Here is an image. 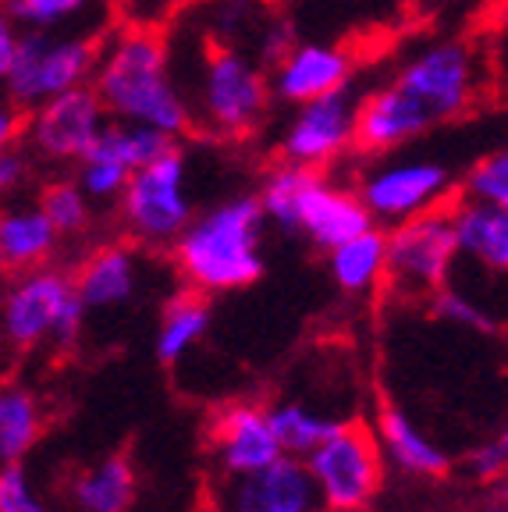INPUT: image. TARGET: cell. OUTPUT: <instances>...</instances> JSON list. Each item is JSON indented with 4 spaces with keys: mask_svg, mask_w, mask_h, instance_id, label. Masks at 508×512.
I'll use <instances>...</instances> for the list:
<instances>
[{
    "mask_svg": "<svg viewBox=\"0 0 508 512\" xmlns=\"http://www.w3.org/2000/svg\"><path fill=\"white\" fill-rule=\"evenodd\" d=\"M484 64L466 40H430L395 72L359 93L356 153H395L434 128L452 125L477 104Z\"/></svg>",
    "mask_w": 508,
    "mask_h": 512,
    "instance_id": "1",
    "label": "cell"
},
{
    "mask_svg": "<svg viewBox=\"0 0 508 512\" xmlns=\"http://www.w3.org/2000/svg\"><path fill=\"white\" fill-rule=\"evenodd\" d=\"M89 86L111 121L157 128L171 139L192 132L189 104L171 68V40L157 25L125 22L100 32Z\"/></svg>",
    "mask_w": 508,
    "mask_h": 512,
    "instance_id": "2",
    "label": "cell"
},
{
    "mask_svg": "<svg viewBox=\"0 0 508 512\" xmlns=\"http://www.w3.org/2000/svg\"><path fill=\"white\" fill-rule=\"evenodd\" d=\"M178 89L189 104L192 128L224 143H239L260 132L270 107L267 68L246 50L199 36V54L189 75L175 72Z\"/></svg>",
    "mask_w": 508,
    "mask_h": 512,
    "instance_id": "3",
    "label": "cell"
},
{
    "mask_svg": "<svg viewBox=\"0 0 508 512\" xmlns=\"http://www.w3.org/2000/svg\"><path fill=\"white\" fill-rule=\"evenodd\" d=\"M260 232L263 210L256 196H231L203 214H192L171 242V253L189 288L203 296L235 292L263 274Z\"/></svg>",
    "mask_w": 508,
    "mask_h": 512,
    "instance_id": "4",
    "label": "cell"
},
{
    "mask_svg": "<svg viewBox=\"0 0 508 512\" xmlns=\"http://www.w3.org/2000/svg\"><path fill=\"white\" fill-rule=\"evenodd\" d=\"M118 207L135 242L171 249L178 232L196 214L189 200V157L178 139L128 175Z\"/></svg>",
    "mask_w": 508,
    "mask_h": 512,
    "instance_id": "5",
    "label": "cell"
},
{
    "mask_svg": "<svg viewBox=\"0 0 508 512\" xmlns=\"http://www.w3.org/2000/svg\"><path fill=\"white\" fill-rule=\"evenodd\" d=\"M96 50V32H18V47L0 96H8L18 111H29L47 96L89 86Z\"/></svg>",
    "mask_w": 508,
    "mask_h": 512,
    "instance_id": "6",
    "label": "cell"
},
{
    "mask_svg": "<svg viewBox=\"0 0 508 512\" xmlns=\"http://www.w3.org/2000/svg\"><path fill=\"white\" fill-rule=\"evenodd\" d=\"M82 317H86V306L75 292L72 274L43 264L29 267L8 288L4 306H0L4 338L18 349H32L43 338H54L57 345H72L82 331Z\"/></svg>",
    "mask_w": 508,
    "mask_h": 512,
    "instance_id": "7",
    "label": "cell"
},
{
    "mask_svg": "<svg viewBox=\"0 0 508 512\" xmlns=\"http://www.w3.org/2000/svg\"><path fill=\"white\" fill-rule=\"evenodd\" d=\"M455 260H459V249H455L448 203L388 224V232H384V281L405 296L441 292L448 285Z\"/></svg>",
    "mask_w": 508,
    "mask_h": 512,
    "instance_id": "8",
    "label": "cell"
},
{
    "mask_svg": "<svg viewBox=\"0 0 508 512\" xmlns=\"http://www.w3.org/2000/svg\"><path fill=\"white\" fill-rule=\"evenodd\" d=\"M306 470L320 491L324 509L334 512H356L366 509L381 491L384 466L377 434L363 424H338L313 452H306Z\"/></svg>",
    "mask_w": 508,
    "mask_h": 512,
    "instance_id": "9",
    "label": "cell"
},
{
    "mask_svg": "<svg viewBox=\"0 0 508 512\" xmlns=\"http://www.w3.org/2000/svg\"><path fill=\"white\" fill-rule=\"evenodd\" d=\"M455 192V175L441 160L427 157H391L381 153L359 175L356 196L366 207L370 221L398 224L423 210L445 207Z\"/></svg>",
    "mask_w": 508,
    "mask_h": 512,
    "instance_id": "10",
    "label": "cell"
},
{
    "mask_svg": "<svg viewBox=\"0 0 508 512\" xmlns=\"http://www.w3.org/2000/svg\"><path fill=\"white\" fill-rule=\"evenodd\" d=\"M359 93L356 82L334 89L317 100L295 104L288 121L281 125L278 153L288 164L299 168L327 171L338 160L356 153V114H359Z\"/></svg>",
    "mask_w": 508,
    "mask_h": 512,
    "instance_id": "11",
    "label": "cell"
},
{
    "mask_svg": "<svg viewBox=\"0 0 508 512\" xmlns=\"http://www.w3.org/2000/svg\"><path fill=\"white\" fill-rule=\"evenodd\" d=\"M22 114V146L29 157L47 164H79V157L111 121L93 86L64 89Z\"/></svg>",
    "mask_w": 508,
    "mask_h": 512,
    "instance_id": "12",
    "label": "cell"
},
{
    "mask_svg": "<svg viewBox=\"0 0 508 512\" xmlns=\"http://www.w3.org/2000/svg\"><path fill=\"white\" fill-rule=\"evenodd\" d=\"M175 143L171 136L146 125H128V121H107L96 143L75 164V182L82 185L93 203H114L125 189L128 175L160 150Z\"/></svg>",
    "mask_w": 508,
    "mask_h": 512,
    "instance_id": "13",
    "label": "cell"
},
{
    "mask_svg": "<svg viewBox=\"0 0 508 512\" xmlns=\"http://www.w3.org/2000/svg\"><path fill=\"white\" fill-rule=\"evenodd\" d=\"M370 214L359 203L356 189L334 185L324 171L302 168L295 182L292 210H288V232H302L313 246L331 249L370 228Z\"/></svg>",
    "mask_w": 508,
    "mask_h": 512,
    "instance_id": "14",
    "label": "cell"
},
{
    "mask_svg": "<svg viewBox=\"0 0 508 512\" xmlns=\"http://www.w3.org/2000/svg\"><path fill=\"white\" fill-rule=\"evenodd\" d=\"M320 491L306 463L281 452L274 463L249 473H231L217 512H320Z\"/></svg>",
    "mask_w": 508,
    "mask_h": 512,
    "instance_id": "15",
    "label": "cell"
},
{
    "mask_svg": "<svg viewBox=\"0 0 508 512\" xmlns=\"http://www.w3.org/2000/svg\"><path fill=\"white\" fill-rule=\"evenodd\" d=\"M267 82L274 104H306L356 82V57L334 43H292L267 68Z\"/></svg>",
    "mask_w": 508,
    "mask_h": 512,
    "instance_id": "16",
    "label": "cell"
},
{
    "mask_svg": "<svg viewBox=\"0 0 508 512\" xmlns=\"http://www.w3.org/2000/svg\"><path fill=\"white\" fill-rule=\"evenodd\" d=\"M214 448L228 473H249L274 463L281 456V445L274 438L270 416L256 406H231L217 416L214 424Z\"/></svg>",
    "mask_w": 508,
    "mask_h": 512,
    "instance_id": "17",
    "label": "cell"
},
{
    "mask_svg": "<svg viewBox=\"0 0 508 512\" xmlns=\"http://www.w3.org/2000/svg\"><path fill=\"white\" fill-rule=\"evenodd\" d=\"M452 214V232L459 256H469L484 264L487 271L501 274L508 267V207L491 203H448Z\"/></svg>",
    "mask_w": 508,
    "mask_h": 512,
    "instance_id": "18",
    "label": "cell"
},
{
    "mask_svg": "<svg viewBox=\"0 0 508 512\" xmlns=\"http://www.w3.org/2000/svg\"><path fill=\"white\" fill-rule=\"evenodd\" d=\"M135 281H139V267H135L132 249L100 246L82 260L72 285L86 310H107V306H121L125 299H132Z\"/></svg>",
    "mask_w": 508,
    "mask_h": 512,
    "instance_id": "19",
    "label": "cell"
},
{
    "mask_svg": "<svg viewBox=\"0 0 508 512\" xmlns=\"http://www.w3.org/2000/svg\"><path fill=\"white\" fill-rule=\"evenodd\" d=\"M22 32H100L114 0H0Z\"/></svg>",
    "mask_w": 508,
    "mask_h": 512,
    "instance_id": "20",
    "label": "cell"
},
{
    "mask_svg": "<svg viewBox=\"0 0 508 512\" xmlns=\"http://www.w3.org/2000/svg\"><path fill=\"white\" fill-rule=\"evenodd\" d=\"M61 235L47 221L40 207H11L0 210V249L8 260V271H29L47 264L54 256Z\"/></svg>",
    "mask_w": 508,
    "mask_h": 512,
    "instance_id": "21",
    "label": "cell"
},
{
    "mask_svg": "<svg viewBox=\"0 0 508 512\" xmlns=\"http://www.w3.org/2000/svg\"><path fill=\"white\" fill-rule=\"evenodd\" d=\"M327 253H331V274L342 292H370L384 281V228L377 224L331 246Z\"/></svg>",
    "mask_w": 508,
    "mask_h": 512,
    "instance_id": "22",
    "label": "cell"
},
{
    "mask_svg": "<svg viewBox=\"0 0 508 512\" xmlns=\"http://www.w3.org/2000/svg\"><path fill=\"white\" fill-rule=\"evenodd\" d=\"M207 324H210L207 296L196 292V288H185L182 296L171 299L164 310L160 335H157V356L164 363H175L178 356H185L199 338L207 335Z\"/></svg>",
    "mask_w": 508,
    "mask_h": 512,
    "instance_id": "23",
    "label": "cell"
},
{
    "mask_svg": "<svg viewBox=\"0 0 508 512\" xmlns=\"http://www.w3.org/2000/svg\"><path fill=\"white\" fill-rule=\"evenodd\" d=\"M381 438L391 456H395V463H402L405 470L423 473V477H441V473H448V456L416 431V424L402 409H395V406L381 409Z\"/></svg>",
    "mask_w": 508,
    "mask_h": 512,
    "instance_id": "24",
    "label": "cell"
},
{
    "mask_svg": "<svg viewBox=\"0 0 508 512\" xmlns=\"http://www.w3.org/2000/svg\"><path fill=\"white\" fill-rule=\"evenodd\" d=\"M135 495V473L125 456H111L75 480V502L82 512H125Z\"/></svg>",
    "mask_w": 508,
    "mask_h": 512,
    "instance_id": "25",
    "label": "cell"
},
{
    "mask_svg": "<svg viewBox=\"0 0 508 512\" xmlns=\"http://www.w3.org/2000/svg\"><path fill=\"white\" fill-rule=\"evenodd\" d=\"M40 438V406L18 384H0V463H18Z\"/></svg>",
    "mask_w": 508,
    "mask_h": 512,
    "instance_id": "26",
    "label": "cell"
},
{
    "mask_svg": "<svg viewBox=\"0 0 508 512\" xmlns=\"http://www.w3.org/2000/svg\"><path fill=\"white\" fill-rule=\"evenodd\" d=\"M36 207L47 214L57 235H82L93 221V200H89L75 178H54L40 189Z\"/></svg>",
    "mask_w": 508,
    "mask_h": 512,
    "instance_id": "27",
    "label": "cell"
},
{
    "mask_svg": "<svg viewBox=\"0 0 508 512\" xmlns=\"http://www.w3.org/2000/svg\"><path fill=\"white\" fill-rule=\"evenodd\" d=\"M462 200L469 203H491V207H508V153L491 150L480 160H473L466 175L455 178Z\"/></svg>",
    "mask_w": 508,
    "mask_h": 512,
    "instance_id": "28",
    "label": "cell"
},
{
    "mask_svg": "<svg viewBox=\"0 0 508 512\" xmlns=\"http://www.w3.org/2000/svg\"><path fill=\"white\" fill-rule=\"evenodd\" d=\"M270 416V427H274V438H278L281 452L288 456H306L327 434L338 427V420H320V416H310L306 409L299 406H285V409H274Z\"/></svg>",
    "mask_w": 508,
    "mask_h": 512,
    "instance_id": "29",
    "label": "cell"
},
{
    "mask_svg": "<svg viewBox=\"0 0 508 512\" xmlns=\"http://www.w3.org/2000/svg\"><path fill=\"white\" fill-rule=\"evenodd\" d=\"M0 512H47L40 498L32 495L29 477L18 463L0 466Z\"/></svg>",
    "mask_w": 508,
    "mask_h": 512,
    "instance_id": "30",
    "label": "cell"
},
{
    "mask_svg": "<svg viewBox=\"0 0 508 512\" xmlns=\"http://www.w3.org/2000/svg\"><path fill=\"white\" fill-rule=\"evenodd\" d=\"M434 296H437L434 299L437 313H441L445 320H455V324H466V328H477V331H494V320L487 317L473 299L462 296V292L441 288V292H434Z\"/></svg>",
    "mask_w": 508,
    "mask_h": 512,
    "instance_id": "31",
    "label": "cell"
},
{
    "mask_svg": "<svg viewBox=\"0 0 508 512\" xmlns=\"http://www.w3.org/2000/svg\"><path fill=\"white\" fill-rule=\"evenodd\" d=\"M29 168H32V157L22 143L4 146L0 150V196H11L15 189H22L25 178H29Z\"/></svg>",
    "mask_w": 508,
    "mask_h": 512,
    "instance_id": "32",
    "label": "cell"
},
{
    "mask_svg": "<svg viewBox=\"0 0 508 512\" xmlns=\"http://www.w3.org/2000/svg\"><path fill=\"white\" fill-rule=\"evenodd\" d=\"M505 459H508V445H505V438H498L494 445L477 448V452L469 456V470L477 473V477L491 480V477H498V473L505 470Z\"/></svg>",
    "mask_w": 508,
    "mask_h": 512,
    "instance_id": "33",
    "label": "cell"
},
{
    "mask_svg": "<svg viewBox=\"0 0 508 512\" xmlns=\"http://www.w3.org/2000/svg\"><path fill=\"white\" fill-rule=\"evenodd\" d=\"M22 118L25 114L11 104L8 96H0V150H4V146L22 143Z\"/></svg>",
    "mask_w": 508,
    "mask_h": 512,
    "instance_id": "34",
    "label": "cell"
},
{
    "mask_svg": "<svg viewBox=\"0 0 508 512\" xmlns=\"http://www.w3.org/2000/svg\"><path fill=\"white\" fill-rule=\"evenodd\" d=\"M18 25L11 22V15L4 11V4H0V86H4V75H8L11 68V57H15V47H18Z\"/></svg>",
    "mask_w": 508,
    "mask_h": 512,
    "instance_id": "35",
    "label": "cell"
},
{
    "mask_svg": "<svg viewBox=\"0 0 508 512\" xmlns=\"http://www.w3.org/2000/svg\"><path fill=\"white\" fill-rule=\"evenodd\" d=\"M8 274V260H4V249H0V278Z\"/></svg>",
    "mask_w": 508,
    "mask_h": 512,
    "instance_id": "36",
    "label": "cell"
},
{
    "mask_svg": "<svg viewBox=\"0 0 508 512\" xmlns=\"http://www.w3.org/2000/svg\"><path fill=\"white\" fill-rule=\"evenodd\" d=\"M494 512H505V509H494Z\"/></svg>",
    "mask_w": 508,
    "mask_h": 512,
    "instance_id": "37",
    "label": "cell"
}]
</instances>
